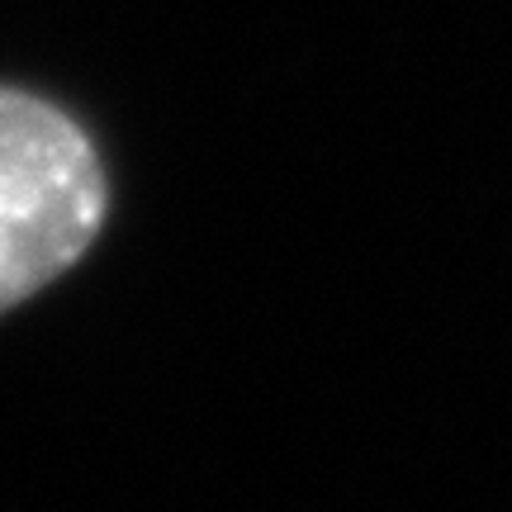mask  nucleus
<instances>
[{"mask_svg": "<svg viewBox=\"0 0 512 512\" xmlns=\"http://www.w3.org/2000/svg\"><path fill=\"white\" fill-rule=\"evenodd\" d=\"M110 219V171L67 105L0 81V318L48 290Z\"/></svg>", "mask_w": 512, "mask_h": 512, "instance_id": "1", "label": "nucleus"}]
</instances>
